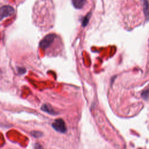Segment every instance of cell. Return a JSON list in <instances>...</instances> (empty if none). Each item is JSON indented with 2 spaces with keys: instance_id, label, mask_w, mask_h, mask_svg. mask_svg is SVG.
<instances>
[{
  "instance_id": "obj_1",
  "label": "cell",
  "mask_w": 149,
  "mask_h": 149,
  "mask_svg": "<svg viewBox=\"0 0 149 149\" xmlns=\"http://www.w3.org/2000/svg\"><path fill=\"white\" fill-rule=\"evenodd\" d=\"M34 23L41 30L52 28L55 21V9L52 0H38L33 9Z\"/></svg>"
},
{
  "instance_id": "obj_2",
  "label": "cell",
  "mask_w": 149,
  "mask_h": 149,
  "mask_svg": "<svg viewBox=\"0 0 149 149\" xmlns=\"http://www.w3.org/2000/svg\"><path fill=\"white\" fill-rule=\"evenodd\" d=\"M61 40V38L56 34H48L41 40L40 47L44 51H47L54 47V46H62Z\"/></svg>"
},
{
  "instance_id": "obj_3",
  "label": "cell",
  "mask_w": 149,
  "mask_h": 149,
  "mask_svg": "<svg viewBox=\"0 0 149 149\" xmlns=\"http://www.w3.org/2000/svg\"><path fill=\"white\" fill-rule=\"evenodd\" d=\"M52 127L57 132L62 133H64L66 132V127L64 120L62 119H57L54 120L52 124Z\"/></svg>"
},
{
  "instance_id": "obj_4",
  "label": "cell",
  "mask_w": 149,
  "mask_h": 149,
  "mask_svg": "<svg viewBox=\"0 0 149 149\" xmlns=\"http://www.w3.org/2000/svg\"><path fill=\"white\" fill-rule=\"evenodd\" d=\"M15 12L14 9L9 5H5L1 7V19L2 20L3 18L12 15Z\"/></svg>"
},
{
  "instance_id": "obj_5",
  "label": "cell",
  "mask_w": 149,
  "mask_h": 149,
  "mask_svg": "<svg viewBox=\"0 0 149 149\" xmlns=\"http://www.w3.org/2000/svg\"><path fill=\"white\" fill-rule=\"evenodd\" d=\"M143 8L146 19L149 20V2L148 0H143Z\"/></svg>"
},
{
  "instance_id": "obj_6",
  "label": "cell",
  "mask_w": 149,
  "mask_h": 149,
  "mask_svg": "<svg viewBox=\"0 0 149 149\" xmlns=\"http://www.w3.org/2000/svg\"><path fill=\"white\" fill-rule=\"evenodd\" d=\"M41 109L42 111H44L45 112H47L51 115H55L56 113V112L53 109V108L51 107V106L48 104H44L41 107Z\"/></svg>"
},
{
  "instance_id": "obj_7",
  "label": "cell",
  "mask_w": 149,
  "mask_h": 149,
  "mask_svg": "<svg viewBox=\"0 0 149 149\" xmlns=\"http://www.w3.org/2000/svg\"><path fill=\"white\" fill-rule=\"evenodd\" d=\"M74 7L76 9H81L86 3V0H72Z\"/></svg>"
},
{
  "instance_id": "obj_8",
  "label": "cell",
  "mask_w": 149,
  "mask_h": 149,
  "mask_svg": "<svg viewBox=\"0 0 149 149\" xmlns=\"http://www.w3.org/2000/svg\"><path fill=\"white\" fill-rule=\"evenodd\" d=\"M141 97L146 101L149 100V89L144 90L141 93Z\"/></svg>"
},
{
  "instance_id": "obj_9",
  "label": "cell",
  "mask_w": 149,
  "mask_h": 149,
  "mask_svg": "<svg viewBox=\"0 0 149 149\" xmlns=\"http://www.w3.org/2000/svg\"><path fill=\"white\" fill-rule=\"evenodd\" d=\"M31 134L32 136H33L34 137H40L41 136H42V133L41 132H37V131H33L31 132Z\"/></svg>"
},
{
  "instance_id": "obj_10",
  "label": "cell",
  "mask_w": 149,
  "mask_h": 149,
  "mask_svg": "<svg viewBox=\"0 0 149 149\" xmlns=\"http://www.w3.org/2000/svg\"><path fill=\"white\" fill-rule=\"evenodd\" d=\"M34 149H44V148L39 143H36L34 147Z\"/></svg>"
},
{
  "instance_id": "obj_11",
  "label": "cell",
  "mask_w": 149,
  "mask_h": 149,
  "mask_svg": "<svg viewBox=\"0 0 149 149\" xmlns=\"http://www.w3.org/2000/svg\"><path fill=\"white\" fill-rule=\"evenodd\" d=\"M18 72L20 74H23V73H24L26 70L23 69V68H19V70H18Z\"/></svg>"
},
{
  "instance_id": "obj_12",
  "label": "cell",
  "mask_w": 149,
  "mask_h": 149,
  "mask_svg": "<svg viewBox=\"0 0 149 149\" xmlns=\"http://www.w3.org/2000/svg\"><path fill=\"white\" fill-rule=\"evenodd\" d=\"M139 149H142V148H139Z\"/></svg>"
}]
</instances>
